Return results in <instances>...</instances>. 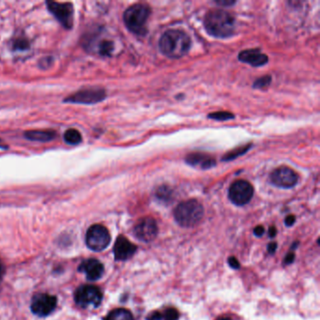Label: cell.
I'll return each instance as SVG.
<instances>
[{
    "mask_svg": "<svg viewBox=\"0 0 320 320\" xmlns=\"http://www.w3.org/2000/svg\"><path fill=\"white\" fill-rule=\"evenodd\" d=\"M159 47L161 52L168 58H182L189 51L191 39L182 30L171 29L163 34L159 42Z\"/></svg>",
    "mask_w": 320,
    "mask_h": 320,
    "instance_id": "1",
    "label": "cell"
},
{
    "mask_svg": "<svg viewBox=\"0 0 320 320\" xmlns=\"http://www.w3.org/2000/svg\"><path fill=\"white\" fill-rule=\"evenodd\" d=\"M204 25L211 36L227 38L234 32L235 19L226 11L212 10L206 15Z\"/></svg>",
    "mask_w": 320,
    "mask_h": 320,
    "instance_id": "2",
    "label": "cell"
},
{
    "mask_svg": "<svg viewBox=\"0 0 320 320\" xmlns=\"http://www.w3.org/2000/svg\"><path fill=\"white\" fill-rule=\"evenodd\" d=\"M150 13V8L145 4L138 3L132 5L124 13L125 26L132 33L136 35H144L146 32V22Z\"/></svg>",
    "mask_w": 320,
    "mask_h": 320,
    "instance_id": "3",
    "label": "cell"
},
{
    "mask_svg": "<svg viewBox=\"0 0 320 320\" xmlns=\"http://www.w3.org/2000/svg\"><path fill=\"white\" fill-rule=\"evenodd\" d=\"M174 216L180 226L193 227L203 218V206L196 199H190L178 205L175 209Z\"/></svg>",
    "mask_w": 320,
    "mask_h": 320,
    "instance_id": "4",
    "label": "cell"
},
{
    "mask_svg": "<svg viewBox=\"0 0 320 320\" xmlns=\"http://www.w3.org/2000/svg\"><path fill=\"white\" fill-rule=\"evenodd\" d=\"M74 299L82 308H97L102 303V291L93 284H83L75 291Z\"/></svg>",
    "mask_w": 320,
    "mask_h": 320,
    "instance_id": "5",
    "label": "cell"
},
{
    "mask_svg": "<svg viewBox=\"0 0 320 320\" xmlns=\"http://www.w3.org/2000/svg\"><path fill=\"white\" fill-rule=\"evenodd\" d=\"M111 241L109 231L105 226L94 225L87 230L86 242L87 247L95 252H101L107 247Z\"/></svg>",
    "mask_w": 320,
    "mask_h": 320,
    "instance_id": "6",
    "label": "cell"
},
{
    "mask_svg": "<svg viewBox=\"0 0 320 320\" xmlns=\"http://www.w3.org/2000/svg\"><path fill=\"white\" fill-rule=\"evenodd\" d=\"M254 196V188L250 182L240 180L234 182L229 188L228 197L237 206H244L251 201Z\"/></svg>",
    "mask_w": 320,
    "mask_h": 320,
    "instance_id": "7",
    "label": "cell"
},
{
    "mask_svg": "<svg viewBox=\"0 0 320 320\" xmlns=\"http://www.w3.org/2000/svg\"><path fill=\"white\" fill-rule=\"evenodd\" d=\"M106 93L104 89L99 87H89L80 89L77 92L68 96L65 102L80 104H94L97 102H102L105 99Z\"/></svg>",
    "mask_w": 320,
    "mask_h": 320,
    "instance_id": "8",
    "label": "cell"
},
{
    "mask_svg": "<svg viewBox=\"0 0 320 320\" xmlns=\"http://www.w3.org/2000/svg\"><path fill=\"white\" fill-rule=\"evenodd\" d=\"M58 299L55 296L45 293L36 294L31 301V311L39 316H47L57 307Z\"/></svg>",
    "mask_w": 320,
    "mask_h": 320,
    "instance_id": "9",
    "label": "cell"
},
{
    "mask_svg": "<svg viewBox=\"0 0 320 320\" xmlns=\"http://www.w3.org/2000/svg\"><path fill=\"white\" fill-rule=\"evenodd\" d=\"M46 4L48 10L65 29H72L73 24V7L71 3L47 1Z\"/></svg>",
    "mask_w": 320,
    "mask_h": 320,
    "instance_id": "10",
    "label": "cell"
},
{
    "mask_svg": "<svg viewBox=\"0 0 320 320\" xmlns=\"http://www.w3.org/2000/svg\"><path fill=\"white\" fill-rule=\"evenodd\" d=\"M133 233L139 240L143 242H150L158 235L157 223L151 217L142 218L134 226Z\"/></svg>",
    "mask_w": 320,
    "mask_h": 320,
    "instance_id": "11",
    "label": "cell"
},
{
    "mask_svg": "<svg viewBox=\"0 0 320 320\" xmlns=\"http://www.w3.org/2000/svg\"><path fill=\"white\" fill-rule=\"evenodd\" d=\"M270 181L278 187L291 188L297 184L298 175L291 168L281 167L271 173Z\"/></svg>",
    "mask_w": 320,
    "mask_h": 320,
    "instance_id": "12",
    "label": "cell"
},
{
    "mask_svg": "<svg viewBox=\"0 0 320 320\" xmlns=\"http://www.w3.org/2000/svg\"><path fill=\"white\" fill-rule=\"evenodd\" d=\"M137 247L123 236H119L114 246V255L116 260L125 261L135 254Z\"/></svg>",
    "mask_w": 320,
    "mask_h": 320,
    "instance_id": "13",
    "label": "cell"
},
{
    "mask_svg": "<svg viewBox=\"0 0 320 320\" xmlns=\"http://www.w3.org/2000/svg\"><path fill=\"white\" fill-rule=\"evenodd\" d=\"M79 271L84 272L88 281L94 282L102 278L104 273V267L97 259H87L82 262L79 266Z\"/></svg>",
    "mask_w": 320,
    "mask_h": 320,
    "instance_id": "14",
    "label": "cell"
},
{
    "mask_svg": "<svg viewBox=\"0 0 320 320\" xmlns=\"http://www.w3.org/2000/svg\"><path fill=\"white\" fill-rule=\"evenodd\" d=\"M239 59L241 62L247 63L254 67H260L268 63L269 58L259 50L250 49L241 51L239 55Z\"/></svg>",
    "mask_w": 320,
    "mask_h": 320,
    "instance_id": "15",
    "label": "cell"
},
{
    "mask_svg": "<svg viewBox=\"0 0 320 320\" xmlns=\"http://www.w3.org/2000/svg\"><path fill=\"white\" fill-rule=\"evenodd\" d=\"M186 162L192 167L201 169L213 168L216 164V162L212 157L204 153H191L186 157Z\"/></svg>",
    "mask_w": 320,
    "mask_h": 320,
    "instance_id": "16",
    "label": "cell"
},
{
    "mask_svg": "<svg viewBox=\"0 0 320 320\" xmlns=\"http://www.w3.org/2000/svg\"><path fill=\"white\" fill-rule=\"evenodd\" d=\"M25 136L29 140L38 142H48L56 137V132L53 131H29L25 132Z\"/></svg>",
    "mask_w": 320,
    "mask_h": 320,
    "instance_id": "17",
    "label": "cell"
},
{
    "mask_svg": "<svg viewBox=\"0 0 320 320\" xmlns=\"http://www.w3.org/2000/svg\"><path fill=\"white\" fill-rule=\"evenodd\" d=\"M103 320H134L129 310L119 308L110 312Z\"/></svg>",
    "mask_w": 320,
    "mask_h": 320,
    "instance_id": "18",
    "label": "cell"
},
{
    "mask_svg": "<svg viewBox=\"0 0 320 320\" xmlns=\"http://www.w3.org/2000/svg\"><path fill=\"white\" fill-rule=\"evenodd\" d=\"M64 140L70 145H78L82 142V135L77 130L70 129L64 133Z\"/></svg>",
    "mask_w": 320,
    "mask_h": 320,
    "instance_id": "19",
    "label": "cell"
},
{
    "mask_svg": "<svg viewBox=\"0 0 320 320\" xmlns=\"http://www.w3.org/2000/svg\"><path fill=\"white\" fill-rule=\"evenodd\" d=\"M113 49H114L113 43L109 41H103L99 45V53L102 56H110Z\"/></svg>",
    "mask_w": 320,
    "mask_h": 320,
    "instance_id": "20",
    "label": "cell"
},
{
    "mask_svg": "<svg viewBox=\"0 0 320 320\" xmlns=\"http://www.w3.org/2000/svg\"><path fill=\"white\" fill-rule=\"evenodd\" d=\"M210 118L215 119V120H220V121H224V120H229L234 118V115L232 113L229 112H216V113H211L209 115Z\"/></svg>",
    "mask_w": 320,
    "mask_h": 320,
    "instance_id": "21",
    "label": "cell"
},
{
    "mask_svg": "<svg viewBox=\"0 0 320 320\" xmlns=\"http://www.w3.org/2000/svg\"><path fill=\"white\" fill-rule=\"evenodd\" d=\"M249 146H250V145H248V146H243V147H241V148L235 149L234 151H231V152H229L228 153V154H226V156L224 157V160L229 161L232 160V159H235V158H237L238 156L242 155L243 153L246 152Z\"/></svg>",
    "mask_w": 320,
    "mask_h": 320,
    "instance_id": "22",
    "label": "cell"
},
{
    "mask_svg": "<svg viewBox=\"0 0 320 320\" xmlns=\"http://www.w3.org/2000/svg\"><path fill=\"white\" fill-rule=\"evenodd\" d=\"M171 197V190L167 186H162L157 191V197L161 200H168Z\"/></svg>",
    "mask_w": 320,
    "mask_h": 320,
    "instance_id": "23",
    "label": "cell"
},
{
    "mask_svg": "<svg viewBox=\"0 0 320 320\" xmlns=\"http://www.w3.org/2000/svg\"><path fill=\"white\" fill-rule=\"evenodd\" d=\"M270 81H271V77L269 75L263 76L261 78L255 81V84H254V87H255V88H264V87H268L270 84Z\"/></svg>",
    "mask_w": 320,
    "mask_h": 320,
    "instance_id": "24",
    "label": "cell"
},
{
    "mask_svg": "<svg viewBox=\"0 0 320 320\" xmlns=\"http://www.w3.org/2000/svg\"><path fill=\"white\" fill-rule=\"evenodd\" d=\"M179 312L175 308H169L166 313L163 314V319L164 320H178L179 319Z\"/></svg>",
    "mask_w": 320,
    "mask_h": 320,
    "instance_id": "25",
    "label": "cell"
},
{
    "mask_svg": "<svg viewBox=\"0 0 320 320\" xmlns=\"http://www.w3.org/2000/svg\"><path fill=\"white\" fill-rule=\"evenodd\" d=\"M15 47L16 49H27L29 48V43L26 40H18L17 42H15Z\"/></svg>",
    "mask_w": 320,
    "mask_h": 320,
    "instance_id": "26",
    "label": "cell"
},
{
    "mask_svg": "<svg viewBox=\"0 0 320 320\" xmlns=\"http://www.w3.org/2000/svg\"><path fill=\"white\" fill-rule=\"evenodd\" d=\"M228 264H229V266H230L232 269H240V262L238 261V259H237L236 257H234V256H231V257L228 258Z\"/></svg>",
    "mask_w": 320,
    "mask_h": 320,
    "instance_id": "27",
    "label": "cell"
},
{
    "mask_svg": "<svg viewBox=\"0 0 320 320\" xmlns=\"http://www.w3.org/2000/svg\"><path fill=\"white\" fill-rule=\"evenodd\" d=\"M163 314L159 312H153L149 315L146 316V320H162Z\"/></svg>",
    "mask_w": 320,
    "mask_h": 320,
    "instance_id": "28",
    "label": "cell"
},
{
    "mask_svg": "<svg viewBox=\"0 0 320 320\" xmlns=\"http://www.w3.org/2000/svg\"><path fill=\"white\" fill-rule=\"evenodd\" d=\"M285 225L287 226H293L296 222V217L294 215H288L286 218H285Z\"/></svg>",
    "mask_w": 320,
    "mask_h": 320,
    "instance_id": "29",
    "label": "cell"
},
{
    "mask_svg": "<svg viewBox=\"0 0 320 320\" xmlns=\"http://www.w3.org/2000/svg\"><path fill=\"white\" fill-rule=\"evenodd\" d=\"M264 233H265V229L262 226H256L254 230V234L257 237H262L264 235Z\"/></svg>",
    "mask_w": 320,
    "mask_h": 320,
    "instance_id": "30",
    "label": "cell"
},
{
    "mask_svg": "<svg viewBox=\"0 0 320 320\" xmlns=\"http://www.w3.org/2000/svg\"><path fill=\"white\" fill-rule=\"evenodd\" d=\"M294 258H295V255H294L293 253H289L288 255L285 256L284 263H285V264H291L292 262L294 261Z\"/></svg>",
    "mask_w": 320,
    "mask_h": 320,
    "instance_id": "31",
    "label": "cell"
},
{
    "mask_svg": "<svg viewBox=\"0 0 320 320\" xmlns=\"http://www.w3.org/2000/svg\"><path fill=\"white\" fill-rule=\"evenodd\" d=\"M216 4H218L220 6H230L235 4V1H226V0H222V1H216Z\"/></svg>",
    "mask_w": 320,
    "mask_h": 320,
    "instance_id": "32",
    "label": "cell"
},
{
    "mask_svg": "<svg viewBox=\"0 0 320 320\" xmlns=\"http://www.w3.org/2000/svg\"><path fill=\"white\" fill-rule=\"evenodd\" d=\"M276 249L277 243H275V242H273V243H270L269 246H268V251H269V254H270V255H273V254L275 253Z\"/></svg>",
    "mask_w": 320,
    "mask_h": 320,
    "instance_id": "33",
    "label": "cell"
},
{
    "mask_svg": "<svg viewBox=\"0 0 320 320\" xmlns=\"http://www.w3.org/2000/svg\"><path fill=\"white\" fill-rule=\"evenodd\" d=\"M4 274H5V267H4L3 263H2L1 259H0V282L2 281Z\"/></svg>",
    "mask_w": 320,
    "mask_h": 320,
    "instance_id": "34",
    "label": "cell"
},
{
    "mask_svg": "<svg viewBox=\"0 0 320 320\" xmlns=\"http://www.w3.org/2000/svg\"><path fill=\"white\" fill-rule=\"evenodd\" d=\"M269 236H270V238H274L275 236H276L277 230L275 227H273V226H271L270 227V229H269Z\"/></svg>",
    "mask_w": 320,
    "mask_h": 320,
    "instance_id": "35",
    "label": "cell"
},
{
    "mask_svg": "<svg viewBox=\"0 0 320 320\" xmlns=\"http://www.w3.org/2000/svg\"><path fill=\"white\" fill-rule=\"evenodd\" d=\"M218 320H232L231 318H228V317H223V318H220Z\"/></svg>",
    "mask_w": 320,
    "mask_h": 320,
    "instance_id": "36",
    "label": "cell"
}]
</instances>
